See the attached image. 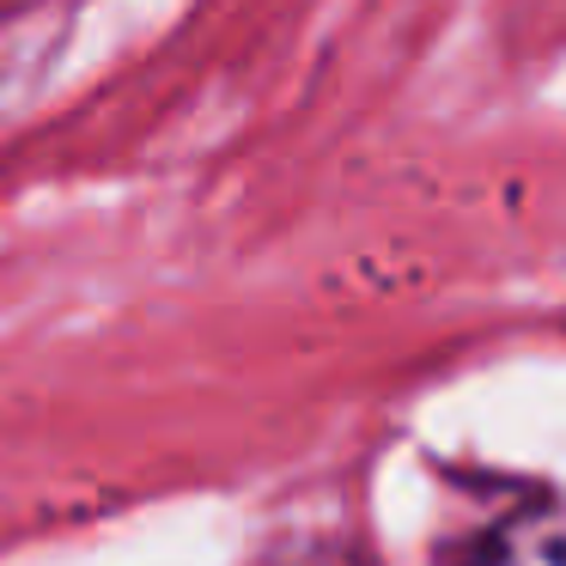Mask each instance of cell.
Listing matches in <instances>:
<instances>
[{
    "label": "cell",
    "mask_w": 566,
    "mask_h": 566,
    "mask_svg": "<svg viewBox=\"0 0 566 566\" xmlns=\"http://www.w3.org/2000/svg\"><path fill=\"white\" fill-rule=\"evenodd\" d=\"M463 566H566V493H536L493 517Z\"/></svg>",
    "instance_id": "cell-1"
}]
</instances>
